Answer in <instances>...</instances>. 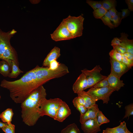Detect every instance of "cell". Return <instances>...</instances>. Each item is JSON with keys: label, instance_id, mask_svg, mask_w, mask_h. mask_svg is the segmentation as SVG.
Returning <instances> with one entry per match:
<instances>
[{"label": "cell", "instance_id": "6da1fadb", "mask_svg": "<svg viewBox=\"0 0 133 133\" xmlns=\"http://www.w3.org/2000/svg\"><path fill=\"white\" fill-rule=\"evenodd\" d=\"M50 80L48 67L37 65L18 80L10 81L3 79L0 85L9 90L10 97L15 103H21L37 88Z\"/></svg>", "mask_w": 133, "mask_h": 133}, {"label": "cell", "instance_id": "7a4b0ae2", "mask_svg": "<svg viewBox=\"0 0 133 133\" xmlns=\"http://www.w3.org/2000/svg\"><path fill=\"white\" fill-rule=\"evenodd\" d=\"M46 90L43 85L34 91L21 103V116L23 122L29 126L35 125L40 117L38 110L43 99L46 98Z\"/></svg>", "mask_w": 133, "mask_h": 133}, {"label": "cell", "instance_id": "3957f363", "mask_svg": "<svg viewBox=\"0 0 133 133\" xmlns=\"http://www.w3.org/2000/svg\"><path fill=\"white\" fill-rule=\"evenodd\" d=\"M16 33L14 29L6 32L0 29V59L5 60L9 65L13 61L19 66L17 52L10 42L11 38Z\"/></svg>", "mask_w": 133, "mask_h": 133}, {"label": "cell", "instance_id": "277c9868", "mask_svg": "<svg viewBox=\"0 0 133 133\" xmlns=\"http://www.w3.org/2000/svg\"><path fill=\"white\" fill-rule=\"evenodd\" d=\"M63 101L58 98L42 99L40 102L38 110L40 116L46 115L55 120L59 106Z\"/></svg>", "mask_w": 133, "mask_h": 133}, {"label": "cell", "instance_id": "5b68a950", "mask_svg": "<svg viewBox=\"0 0 133 133\" xmlns=\"http://www.w3.org/2000/svg\"><path fill=\"white\" fill-rule=\"evenodd\" d=\"M84 18L82 15L77 17L69 15L63 21L71 34L73 38L81 36L83 29Z\"/></svg>", "mask_w": 133, "mask_h": 133}, {"label": "cell", "instance_id": "8992f818", "mask_svg": "<svg viewBox=\"0 0 133 133\" xmlns=\"http://www.w3.org/2000/svg\"><path fill=\"white\" fill-rule=\"evenodd\" d=\"M102 70V68L98 65L90 70L84 69L81 70L82 73L85 75L87 80V89L92 87L98 82L107 78V76L103 75L100 73V71Z\"/></svg>", "mask_w": 133, "mask_h": 133}, {"label": "cell", "instance_id": "52a82bcc", "mask_svg": "<svg viewBox=\"0 0 133 133\" xmlns=\"http://www.w3.org/2000/svg\"><path fill=\"white\" fill-rule=\"evenodd\" d=\"M114 91L109 87H92L87 92L96 101L101 100L103 103L107 104L110 100V96Z\"/></svg>", "mask_w": 133, "mask_h": 133}, {"label": "cell", "instance_id": "ba28073f", "mask_svg": "<svg viewBox=\"0 0 133 133\" xmlns=\"http://www.w3.org/2000/svg\"><path fill=\"white\" fill-rule=\"evenodd\" d=\"M50 35L51 39L56 41L73 39L63 21L53 33L50 34Z\"/></svg>", "mask_w": 133, "mask_h": 133}, {"label": "cell", "instance_id": "9c48e42d", "mask_svg": "<svg viewBox=\"0 0 133 133\" xmlns=\"http://www.w3.org/2000/svg\"><path fill=\"white\" fill-rule=\"evenodd\" d=\"M111 66L110 74L120 78L130 69L122 62L117 61L110 58Z\"/></svg>", "mask_w": 133, "mask_h": 133}, {"label": "cell", "instance_id": "30bf717a", "mask_svg": "<svg viewBox=\"0 0 133 133\" xmlns=\"http://www.w3.org/2000/svg\"><path fill=\"white\" fill-rule=\"evenodd\" d=\"M100 126L96 118L89 119L81 124V128L84 133H97L101 131Z\"/></svg>", "mask_w": 133, "mask_h": 133}, {"label": "cell", "instance_id": "8fae6325", "mask_svg": "<svg viewBox=\"0 0 133 133\" xmlns=\"http://www.w3.org/2000/svg\"><path fill=\"white\" fill-rule=\"evenodd\" d=\"M71 114L69 107L65 102L63 101L59 106L55 120L63 122Z\"/></svg>", "mask_w": 133, "mask_h": 133}, {"label": "cell", "instance_id": "7c38bea8", "mask_svg": "<svg viewBox=\"0 0 133 133\" xmlns=\"http://www.w3.org/2000/svg\"><path fill=\"white\" fill-rule=\"evenodd\" d=\"M87 86V82L86 77L82 73L73 84L72 89L74 93L77 94L86 89Z\"/></svg>", "mask_w": 133, "mask_h": 133}, {"label": "cell", "instance_id": "4fadbf2b", "mask_svg": "<svg viewBox=\"0 0 133 133\" xmlns=\"http://www.w3.org/2000/svg\"><path fill=\"white\" fill-rule=\"evenodd\" d=\"M99 110L98 105L96 104L88 108L85 113L80 114V123L81 124L89 119L96 118L97 114Z\"/></svg>", "mask_w": 133, "mask_h": 133}, {"label": "cell", "instance_id": "5bb4252c", "mask_svg": "<svg viewBox=\"0 0 133 133\" xmlns=\"http://www.w3.org/2000/svg\"><path fill=\"white\" fill-rule=\"evenodd\" d=\"M61 55L60 49L58 47H55L48 54L43 63V67H49L52 61L56 60Z\"/></svg>", "mask_w": 133, "mask_h": 133}, {"label": "cell", "instance_id": "9a60e30c", "mask_svg": "<svg viewBox=\"0 0 133 133\" xmlns=\"http://www.w3.org/2000/svg\"><path fill=\"white\" fill-rule=\"evenodd\" d=\"M107 79L109 87L114 91H118L125 84L123 81L121 80L120 78L110 74L107 76Z\"/></svg>", "mask_w": 133, "mask_h": 133}, {"label": "cell", "instance_id": "2e32d148", "mask_svg": "<svg viewBox=\"0 0 133 133\" xmlns=\"http://www.w3.org/2000/svg\"><path fill=\"white\" fill-rule=\"evenodd\" d=\"M121 37L119 38L121 41L120 46L124 47L127 52L133 55V40H129L127 38L128 35L125 33H121Z\"/></svg>", "mask_w": 133, "mask_h": 133}, {"label": "cell", "instance_id": "e0dca14e", "mask_svg": "<svg viewBox=\"0 0 133 133\" xmlns=\"http://www.w3.org/2000/svg\"><path fill=\"white\" fill-rule=\"evenodd\" d=\"M102 133H133L127 129L125 122H121L118 126L113 128H107L103 130Z\"/></svg>", "mask_w": 133, "mask_h": 133}, {"label": "cell", "instance_id": "ac0fdd59", "mask_svg": "<svg viewBox=\"0 0 133 133\" xmlns=\"http://www.w3.org/2000/svg\"><path fill=\"white\" fill-rule=\"evenodd\" d=\"M13 115L12 109L8 108L0 114V118L4 123L9 124L11 123Z\"/></svg>", "mask_w": 133, "mask_h": 133}, {"label": "cell", "instance_id": "d6986e66", "mask_svg": "<svg viewBox=\"0 0 133 133\" xmlns=\"http://www.w3.org/2000/svg\"><path fill=\"white\" fill-rule=\"evenodd\" d=\"M78 96L82 97L84 99L85 102V107L88 108L96 104V101L90 96L87 92L83 90L77 94Z\"/></svg>", "mask_w": 133, "mask_h": 133}, {"label": "cell", "instance_id": "ffe728a7", "mask_svg": "<svg viewBox=\"0 0 133 133\" xmlns=\"http://www.w3.org/2000/svg\"><path fill=\"white\" fill-rule=\"evenodd\" d=\"M11 67L6 61H0V73L4 77H8L11 71Z\"/></svg>", "mask_w": 133, "mask_h": 133}, {"label": "cell", "instance_id": "44dd1931", "mask_svg": "<svg viewBox=\"0 0 133 133\" xmlns=\"http://www.w3.org/2000/svg\"><path fill=\"white\" fill-rule=\"evenodd\" d=\"M11 71L8 77L11 78H16L21 73L23 72L19 68L16 63L13 61H11Z\"/></svg>", "mask_w": 133, "mask_h": 133}, {"label": "cell", "instance_id": "7402d4cb", "mask_svg": "<svg viewBox=\"0 0 133 133\" xmlns=\"http://www.w3.org/2000/svg\"><path fill=\"white\" fill-rule=\"evenodd\" d=\"M60 133H81L79 129L75 123L70 124L63 129Z\"/></svg>", "mask_w": 133, "mask_h": 133}, {"label": "cell", "instance_id": "603a6c76", "mask_svg": "<svg viewBox=\"0 0 133 133\" xmlns=\"http://www.w3.org/2000/svg\"><path fill=\"white\" fill-rule=\"evenodd\" d=\"M100 19L105 25L108 26L111 29L115 28V25L112 22V18L108 11Z\"/></svg>", "mask_w": 133, "mask_h": 133}, {"label": "cell", "instance_id": "cb8c5ba5", "mask_svg": "<svg viewBox=\"0 0 133 133\" xmlns=\"http://www.w3.org/2000/svg\"><path fill=\"white\" fill-rule=\"evenodd\" d=\"M102 1V6L107 11L116 7V2L115 0H105Z\"/></svg>", "mask_w": 133, "mask_h": 133}, {"label": "cell", "instance_id": "d4e9b609", "mask_svg": "<svg viewBox=\"0 0 133 133\" xmlns=\"http://www.w3.org/2000/svg\"><path fill=\"white\" fill-rule=\"evenodd\" d=\"M108 11L102 6L100 8L94 10L93 12L94 17L97 19H101Z\"/></svg>", "mask_w": 133, "mask_h": 133}, {"label": "cell", "instance_id": "484cf974", "mask_svg": "<svg viewBox=\"0 0 133 133\" xmlns=\"http://www.w3.org/2000/svg\"><path fill=\"white\" fill-rule=\"evenodd\" d=\"M110 58L115 61L122 62V54L117 52L115 50L113 49L109 53Z\"/></svg>", "mask_w": 133, "mask_h": 133}, {"label": "cell", "instance_id": "4316f807", "mask_svg": "<svg viewBox=\"0 0 133 133\" xmlns=\"http://www.w3.org/2000/svg\"><path fill=\"white\" fill-rule=\"evenodd\" d=\"M86 3L91 6L94 10H96L102 6V1L87 0Z\"/></svg>", "mask_w": 133, "mask_h": 133}, {"label": "cell", "instance_id": "83f0119b", "mask_svg": "<svg viewBox=\"0 0 133 133\" xmlns=\"http://www.w3.org/2000/svg\"><path fill=\"white\" fill-rule=\"evenodd\" d=\"M73 103L74 106L77 109L80 113V114H83L85 113L87 110V108L84 106L78 103L74 98L73 100Z\"/></svg>", "mask_w": 133, "mask_h": 133}, {"label": "cell", "instance_id": "f1b7e54d", "mask_svg": "<svg viewBox=\"0 0 133 133\" xmlns=\"http://www.w3.org/2000/svg\"><path fill=\"white\" fill-rule=\"evenodd\" d=\"M125 115L123 119L128 117L129 119V116L133 115V104L132 103L126 106Z\"/></svg>", "mask_w": 133, "mask_h": 133}, {"label": "cell", "instance_id": "f546056e", "mask_svg": "<svg viewBox=\"0 0 133 133\" xmlns=\"http://www.w3.org/2000/svg\"><path fill=\"white\" fill-rule=\"evenodd\" d=\"M92 87L95 88L109 87L107 77L96 83Z\"/></svg>", "mask_w": 133, "mask_h": 133}, {"label": "cell", "instance_id": "4dcf8cb0", "mask_svg": "<svg viewBox=\"0 0 133 133\" xmlns=\"http://www.w3.org/2000/svg\"><path fill=\"white\" fill-rule=\"evenodd\" d=\"M15 125L11 123L2 128L5 133H15Z\"/></svg>", "mask_w": 133, "mask_h": 133}, {"label": "cell", "instance_id": "1f68e13d", "mask_svg": "<svg viewBox=\"0 0 133 133\" xmlns=\"http://www.w3.org/2000/svg\"><path fill=\"white\" fill-rule=\"evenodd\" d=\"M121 14V12H118L115 16L112 18V21L113 22L115 27H118L120 24L122 20Z\"/></svg>", "mask_w": 133, "mask_h": 133}, {"label": "cell", "instance_id": "d6a6232c", "mask_svg": "<svg viewBox=\"0 0 133 133\" xmlns=\"http://www.w3.org/2000/svg\"><path fill=\"white\" fill-rule=\"evenodd\" d=\"M122 62L127 66L130 69L133 65V60L128 59L127 57L122 54Z\"/></svg>", "mask_w": 133, "mask_h": 133}, {"label": "cell", "instance_id": "836d02e7", "mask_svg": "<svg viewBox=\"0 0 133 133\" xmlns=\"http://www.w3.org/2000/svg\"><path fill=\"white\" fill-rule=\"evenodd\" d=\"M113 49L115 50L117 52L123 54L127 52L126 49L120 45H115L112 46Z\"/></svg>", "mask_w": 133, "mask_h": 133}, {"label": "cell", "instance_id": "e575fe53", "mask_svg": "<svg viewBox=\"0 0 133 133\" xmlns=\"http://www.w3.org/2000/svg\"><path fill=\"white\" fill-rule=\"evenodd\" d=\"M103 114L102 112L99 110L96 115L97 120L98 124L100 126L103 124L102 117Z\"/></svg>", "mask_w": 133, "mask_h": 133}, {"label": "cell", "instance_id": "d590c367", "mask_svg": "<svg viewBox=\"0 0 133 133\" xmlns=\"http://www.w3.org/2000/svg\"><path fill=\"white\" fill-rule=\"evenodd\" d=\"M59 64V62H58L56 60H54L51 62L49 67L51 70H55L58 67Z\"/></svg>", "mask_w": 133, "mask_h": 133}, {"label": "cell", "instance_id": "8d00e7d4", "mask_svg": "<svg viewBox=\"0 0 133 133\" xmlns=\"http://www.w3.org/2000/svg\"><path fill=\"white\" fill-rule=\"evenodd\" d=\"M121 10L122 11L121 16V18L122 20L128 16L129 14L130 11L128 9H123Z\"/></svg>", "mask_w": 133, "mask_h": 133}, {"label": "cell", "instance_id": "74e56055", "mask_svg": "<svg viewBox=\"0 0 133 133\" xmlns=\"http://www.w3.org/2000/svg\"><path fill=\"white\" fill-rule=\"evenodd\" d=\"M121 42V40L119 38L117 37H115L112 40L111 45L112 46L115 45H120Z\"/></svg>", "mask_w": 133, "mask_h": 133}, {"label": "cell", "instance_id": "f35d334b", "mask_svg": "<svg viewBox=\"0 0 133 133\" xmlns=\"http://www.w3.org/2000/svg\"><path fill=\"white\" fill-rule=\"evenodd\" d=\"M74 99L78 103L85 107V101L82 97L80 96H78L77 97L75 98Z\"/></svg>", "mask_w": 133, "mask_h": 133}, {"label": "cell", "instance_id": "ab89813d", "mask_svg": "<svg viewBox=\"0 0 133 133\" xmlns=\"http://www.w3.org/2000/svg\"><path fill=\"white\" fill-rule=\"evenodd\" d=\"M128 7V9L130 11H133V0H125Z\"/></svg>", "mask_w": 133, "mask_h": 133}, {"label": "cell", "instance_id": "60d3db41", "mask_svg": "<svg viewBox=\"0 0 133 133\" xmlns=\"http://www.w3.org/2000/svg\"><path fill=\"white\" fill-rule=\"evenodd\" d=\"M112 18L115 16L118 12L116 9V7L113 8L108 11Z\"/></svg>", "mask_w": 133, "mask_h": 133}, {"label": "cell", "instance_id": "b9f144b4", "mask_svg": "<svg viewBox=\"0 0 133 133\" xmlns=\"http://www.w3.org/2000/svg\"><path fill=\"white\" fill-rule=\"evenodd\" d=\"M103 124L107 123L110 122V120L107 118L103 114L102 115Z\"/></svg>", "mask_w": 133, "mask_h": 133}, {"label": "cell", "instance_id": "7bdbcfd3", "mask_svg": "<svg viewBox=\"0 0 133 133\" xmlns=\"http://www.w3.org/2000/svg\"><path fill=\"white\" fill-rule=\"evenodd\" d=\"M7 123H3L0 121V128H2L8 125Z\"/></svg>", "mask_w": 133, "mask_h": 133}, {"label": "cell", "instance_id": "ee69618b", "mask_svg": "<svg viewBox=\"0 0 133 133\" xmlns=\"http://www.w3.org/2000/svg\"><path fill=\"white\" fill-rule=\"evenodd\" d=\"M40 0H31L30 2L33 4H36L38 3Z\"/></svg>", "mask_w": 133, "mask_h": 133}, {"label": "cell", "instance_id": "f6af8a7d", "mask_svg": "<svg viewBox=\"0 0 133 133\" xmlns=\"http://www.w3.org/2000/svg\"></svg>", "mask_w": 133, "mask_h": 133}]
</instances>
